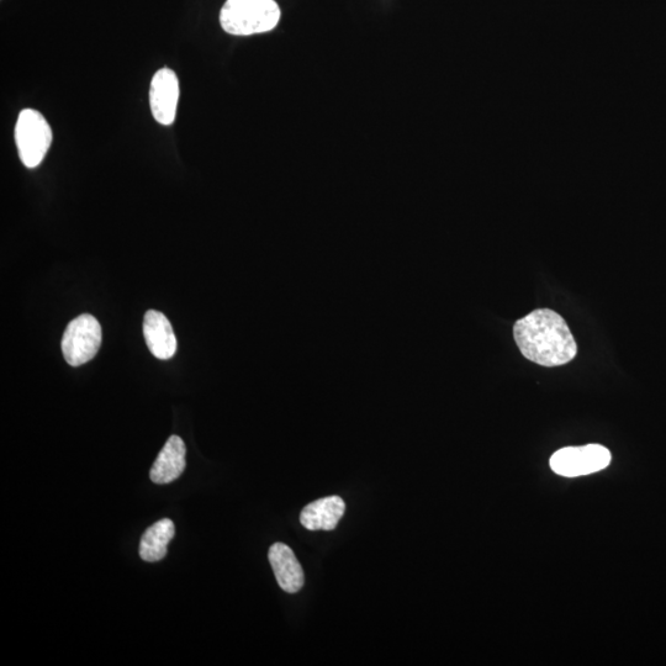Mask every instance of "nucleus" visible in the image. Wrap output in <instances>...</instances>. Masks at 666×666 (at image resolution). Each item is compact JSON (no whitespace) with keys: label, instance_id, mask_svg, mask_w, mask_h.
I'll use <instances>...</instances> for the list:
<instances>
[{"label":"nucleus","instance_id":"nucleus-1","mask_svg":"<svg viewBox=\"0 0 666 666\" xmlns=\"http://www.w3.org/2000/svg\"><path fill=\"white\" fill-rule=\"evenodd\" d=\"M514 337L522 356L539 366H564L578 353L567 321L551 309L532 311L516 321Z\"/></svg>","mask_w":666,"mask_h":666},{"label":"nucleus","instance_id":"nucleus-9","mask_svg":"<svg viewBox=\"0 0 666 666\" xmlns=\"http://www.w3.org/2000/svg\"><path fill=\"white\" fill-rule=\"evenodd\" d=\"M346 504L340 496L311 502L300 514V522L309 531H332L345 515Z\"/></svg>","mask_w":666,"mask_h":666},{"label":"nucleus","instance_id":"nucleus-8","mask_svg":"<svg viewBox=\"0 0 666 666\" xmlns=\"http://www.w3.org/2000/svg\"><path fill=\"white\" fill-rule=\"evenodd\" d=\"M144 335L148 350L158 359L172 358L177 351V338L171 322L156 310H148L144 319Z\"/></svg>","mask_w":666,"mask_h":666},{"label":"nucleus","instance_id":"nucleus-5","mask_svg":"<svg viewBox=\"0 0 666 666\" xmlns=\"http://www.w3.org/2000/svg\"><path fill=\"white\" fill-rule=\"evenodd\" d=\"M611 452L600 444H588L584 447L559 449L551 458V468L555 474L565 478L584 477L601 472L611 463Z\"/></svg>","mask_w":666,"mask_h":666},{"label":"nucleus","instance_id":"nucleus-3","mask_svg":"<svg viewBox=\"0 0 666 666\" xmlns=\"http://www.w3.org/2000/svg\"><path fill=\"white\" fill-rule=\"evenodd\" d=\"M52 130L44 116L34 109H25L19 114L15 125V144L20 161L26 168H36L44 161L50 150Z\"/></svg>","mask_w":666,"mask_h":666},{"label":"nucleus","instance_id":"nucleus-4","mask_svg":"<svg viewBox=\"0 0 666 666\" xmlns=\"http://www.w3.org/2000/svg\"><path fill=\"white\" fill-rule=\"evenodd\" d=\"M102 327L94 316L83 314L70 322L62 337V353L72 367L83 366L97 356Z\"/></svg>","mask_w":666,"mask_h":666},{"label":"nucleus","instance_id":"nucleus-2","mask_svg":"<svg viewBox=\"0 0 666 666\" xmlns=\"http://www.w3.org/2000/svg\"><path fill=\"white\" fill-rule=\"evenodd\" d=\"M280 9L274 0H226L220 24L227 34L250 36L276 29Z\"/></svg>","mask_w":666,"mask_h":666},{"label":"nucleus","instance_id":"nucleus-11","mask_svg":"<svg viewBox=\"0 0 666 666\" xmlns=\"http://www.w3.org/2000/svg\"><path fill=\"white\" fill-rule=\"evenodd\" d=\"M176 535L173 521L169 518L153 523L148 527L140 542V557L148 563H155L166 557L168 544Z\"/></svg>","mask_w":666,"mask_h":666},{"label":"nucleus","instance_id":"nucleus-10","mask_svg":"<svg viewBox=\"0 0 666 666\" xmlns=\"http://www.w3.org/2000/svg\"><path fill=\"white\" fill-rule=\"evenodd\" d=\"M185 444L181 437L171 436L153 463L150 478L158 485L177 480L185 469Z\"/></svg>","mask_w":666,"mask_h":666},{"label":"nucleus","instance_id":"nucleus-7","mask_svg":"<svg viewBox=\"0 0 666 666\" xmlns=\"http://www.w3.org/2000/svg\"><path fill=\"white\" fill-rule=\"evenodd\" d=\"M268 559L280 588L288 594H296L303 589L304 570L292 548L284 543H274L269 548Z\"/></svg>","mask_w":666,"mask_h":666},{"label":"nucleus","instance_id":"nucleus-6","mask_svg":"<svg viewBox=\"0 0 666 666\" xmlns=\"http://www.w3.org/2000/svg\"><path fill=\"white\" fill-rule=\"evenodd\" d=\"M179 81L177 74L162 68L152 78L150 107L153 118L162 125H172L177 116Z\"/></svg>","mask_w":666,"mask_h":666}]
</instances>
